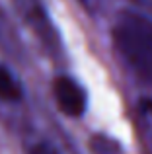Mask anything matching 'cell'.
I'll use <instances>...</instances> for the list:
<instances>
[{
	"label": "cell",
	"instance_id": "277c9868",
	"mask_svg": "<svg viewBox=\"0 0 152 154\" xmlns=\"http://www.w3.org/2000/svg\"><path fill=\"white\" fill-rule=\"evenodd\" d=\"M0 100L2 102H20L22 88L6 66H0Z\"/></svg>",
	"mask_w": 152,
	"mask_h": 154
},
{
	"label": "cell",
	"instance_id": "3957f363",
	"mask_svg": "<svg viewBox=\"0 0 152 154\" xmlns=\"http://www.w3.org/2000/svg\"><path fill=\"white\" fill-rule=\"evenodd\" d=\"M53 94L59 109L70 117H78L86 109V92L76 80L68 76H61L53 84Z\"/></svg>",
	"mask_w": 152,
	"mask_h": 154
},
{
	"label": "cell",
	"instance_id": "52a82bcc",
	"mask_svg": "<svg viewBox=\"0 0 152 154\" xmlns=\"http://www.w3.org/2000/svg\"><path fill=\"white\" fill-rule=\"evenodd\" d=\"M135 4H138L141 8H144V10L152 12V0H133Z\"/></svg>",
	"mask_w": 152,
	"mask_h": 154
},
{
	"label": "cell",
	"instance_id": "7a4b0ae2",
	"mask_svg": "<svg viewBox=\"0 0 152 154\" xmlns=\"http://www.w3.org/2000/svg\"><path fill=\"white\" fill-rule=\"evenodd\" d=\"M14 6L20 12V16L23 18V22L31 27V31L37 33V37L47 47V51L59 53L61 37H59L55 26L51 23L49 16H47V10H45L41 0H14Z\"/></svg>",
	"mask_w": 152,
	"mask_h": 154
},
{
	"label": "cell",
	"instance_id": "8992f818",
	"mask_svg": "<svg viewBox=\"0 0 152 154\" xmlns=\"http://www.w3.org/2000/svg\"><path fill=\"white\" fill-rule=\"evenodd\" d=\"M29 154H59V150L49 143H37L29 148Z\"/></svg>",
	"mask_w": 152,
	"mask_h": 154
},
{
	"label": "cell",
	"instance_id": "5b68a950",
	"mask_svg": "<svg viewBox=\"0 0 152 154\" xmlns=\"http://www.w3.org/2000/svg\"><path fill=\"white\" fill-rule=\"evenodd\" d=\"M92 150H94V154H119L121 150H119V144L115 143V140L107 139V137H94L92 139Z\"/></svg>",
	"mask_w": 152,
	"mask_h": 154
},
{
	"label": "cell",
	"instance_id": "6da1fadb",
	"mask_svg": "<svg viewBox=\"0 0 152 154\" xmlns=\"http://www.w3.org/2000/svg\"><path fill=\"white\" fill-rule=\"evenodd\" d=\"M115 47L135 74L152 82V20L123 14L113 27Z\"/></svg>",
	"mask_w": 152,
	"mask_h": 154
}]
</instances>
